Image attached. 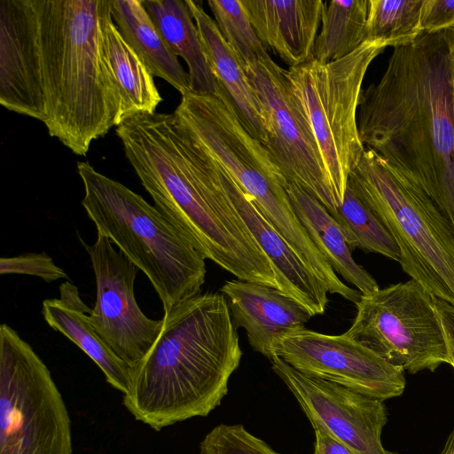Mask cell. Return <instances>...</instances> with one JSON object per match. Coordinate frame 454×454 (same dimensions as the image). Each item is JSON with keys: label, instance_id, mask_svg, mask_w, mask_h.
I'll use <instances>...</instances> for the list:
<instances>
[{"label": "cell", "instance_id": "6da1fadb", "mask_svg": "<svg viewBox=\"0 0 454 454\" xmlns=\"http://www.w3.org/2000/svg\"><path fill=\"white\" fill-rule=\"evenodd\" d=\"M111 0H0V103L76 155L121 123L103 58Z\"/></svg>", "mask_w": 454, "mask_h": 454}, {"label": "cell", "instance_id": "7a4b0ae2", "mask_svg": "<svg viewBox=\"0 0 454 454\" xmlns=\"http://www.w3.org/2000/svg\"><path fill=\"white\" fill-rule=\"evenodd\" d=\"M357 123L364 146L417 182L454 232V29L394 48L362 90Z\"/></svg>", "mask_w": 454, "mask_h": 454}, {"label": "cell", "instance_id": "3957f363", "mask_svg": "<svg viewBox=\"0 0 454 454\" xmlns=\"http://www.w3.org/2000/svg\"><path fill=\"white\" fill-rule=\"evenodd\" d=\"M153 346L130 367L123 404L155 431L206 417L222 402L242 351L227 301L199 294L164 312Z\"/></svg>", "mask_w": 454, "mask_h": 454}, {"label": "cell", "instance_id": "277c9868", "mask_svg": "<svg viewBox=\"0 0 454 454\" xmlns=\"http://www.w3.org/2000/svg\"><path fill=\"white\" fill-rule=\"evenodd\" d=\"M115 130L154 206L206 259L238 279L278 289L272 263L239 215L224 216L208 200L174 114H135Z\"/></svg>", "mask_w": 454, "mask_h": 454}, {"label": "cell", "instance_id": "5b68a950", "mask_svg": "<svg viewBox=\"0 0 454 454\" xmlns=\"http://www.w3.org/2000/svg\"><path fill=\"white\" fill-rule=\"evenodd\" d=\"M84 196L82 206L100 233L147 277L164 312L201 293L206 258L142 196L77 163Z\"/></svg>", "mask_w": 454, "mask_h": 454}, {"label": "cell", "instance_id": "8992f818", "mask_svg": "<svg viewBox=\"0 0 454 454\" xmlns=\"http://www.w3.org/2000/svg\"><path fill=\"white\" fill-rule=\"evenodd\" d=\"M347 184L393 237L403 270L432 296L454 306V232L426 192L369 148Z\"/></svg>", "mask_w": 454, "mask_h": 454}, {"label": "cell", "instance_id": "52a82bcc", "mask_svg": "<svg viewBox=\"0 0 454 454\" xmlns=\"http://www.w3.org/2000/svg\"><path fill=\"white\" fill-rule=\"evenodd\" d=\"M180 127L236 181L263 216L309 265L324 258L294 213L286 183L264 145L247 131L219 84L215 95L189 91L173 113Z\"/></svg>", "mask_w": 454, "mask_h": 454}, {"label": "cell", "instance_id": "ba28073f", "mask_svg": "<svg viewBox=\"0 0 454 454\" xmlns=\"http://www.w3.org/2000/svg\"><path fill=\"white\" fill-rule=\"evenodd\" d=\"M385 49L379 41L366 40L340 59L320 63L312 59L286 70L340 205L365 149L357 123L362 84L370 65Z\"/></svg>", "mask_w": 454, "mask_h": 454}, {"label": "cell", "instance_id": "9c48e42d", "mask_svg": "<svg viewBox=\"0 0 454 454\" xmlns=\"http://www.w3.org/2000/svg\"><path fill=\"white\" fill-rule=\"evenodd\" d=\"M0 454H73L71 419L44 362L0 325Z\"/></svg>", "mask_w": 454, "mask_h": 454}, {"label": "cell", "instance_id": "30bf717a", "mask_svg": "<svg viewBox=\"0 0 454 454\" xmlns=\"http://www.w3.org/2000/svg\"><path fill=\"white\" fill-rule=\"evenodd\" d=\"M346 333L391 364L417 373L449 364L448 344L434 296L411 279L362 294Z\"/></svg>", "mask_w": 454, "mask_h": 454}, {"label": "cell", "instance_id": "8fae6325", "mask_svg": "<svg viewBox=\"0 0 454 454\" xmlns=\"http://www.w3.org/2000/svg\"><path fill=\"white\" fill-rule=\"evenodd\" d=\"M245 70L267 119L268 136L263 145L286 183L301 187L330 214L334 212L340 204L286 70L270 57Z\"/></svg>", "mask_w": 454, "mask_h": 454}, {"label": "cell", "instance_id": "7c38bea8", "mask_svg": "<svg viewBox=\"0 0 454 454\" xmlns=\"http://www.w3.org/2000/svg\"><path fill=\"white\" fill-rule=\"evenodd\" d=\"M80 241L88 253L96 281V301L90 321L111 350L130 367L158 339L162 319L149 318L134 292L139 269L109 239L97 233L92 245Z\"/></svg>", "mask_w": 454, "mask_h": 454}, {"label": "cell", "instance_id": "4fadbf2b", "mask_svg": "<svg viewBox=\"0 0 454 454\" xmlns=\"http://www.w3.org/2000/svg\"><path fill=\"white\" fill-rule=\"evenodd\" d=\"M272 351L273 356L307 376L382 401L401 395L406 386L402 369L345 333L329 335L303 328L277 340Z\"/></svg>", "mask_w": 454, "mask_h": 454}, {"label": "cell", "instance_id": "5bb4252c", "mask_svg": "<svg viewBox=\"0 0 454 454\" xmlns=\"http://www.w3.org/2000/svg\"><path fill=\"white\" fill-rule=\"evenodd\" d=\"M270 361L313 427L327 432L352 454H396L386 450L381 442L387 421L384 401L307 376L278 356Z\"/></svg>", "mask_w": 454, "mask_h": 454}, {"label": "cell", "instance_id": "9a60e30c", "mask_svg": "<svg viewBox=\"0 0 454 454\" xmlns=\"http://www.w3.org/2000/svg\"><path fill=\"white\" fill-rule=\"evenodd\" d=\"M214 163L225 196L272 263L278 290L301 304L311 317L324 314L329 301L325 284L263 216L226 170L215 160Z\"/></svg>", "mask_w": 454, "mask_h": 454}, {"label": "cell", "instance_id": "2e32d148", "mask_svg": "<svg viewBox=\"0 0 454 454\" xmlns=\"http://www.w3.org/2000/svg\"><path fill=\"white\" fill-rule=\"evenodd\" d=\"M236 327L244 328L253 349L273 357V344L282 336L305 328L309 312L280 290L254 282L231 279L221 287Z\"/></svg>", "mask_w": 454, "mask_h": 454}, {"label": "cell", "instance_id": "e0dca14e", "mask_svg": "<svg viewBox=\"0 0 454 454\" xmlns=\"http://www.w3.org/2000/svg\"><path fill=\"white\" fill-rule=\"evenodd\" d=\"M265 49L297 67L313 59L324 2L321 0H242Z\"/></svg>", "mask_w": 454, "mask_h": 454}, {"label": "cell", "instance_id": "ac0fdd59", "mask_svg": "<svg viewBox=\"0 0 454 454\" xmlns=\"http://www.w3.org/2000/svg\"><path fill=\"white\" fill-rule=\"evenodd\" d=\"M187 3L218 83L230 98L250 135L264 145L268 136L267 119L242 61L200 4L192 0H187Z\"/></svg>", "mask_w": 454, "mask_h": 454}, {"label": "cell", "instance_id": "d6986e66", "mask_svg": "<svg viewBox=\"0 0 454 454\" xmlns=\"http://www.w3.org/2000/svg\"><path fill=\"white\" fill-rule=\"evenodd\" d=\"M91 309L82 300L78 287L69 280L59 286V297L45 299L42 314L55 331L81 348L102 371L108 384L124 394L129 383L130 366L119 358L90 321Z\"/></svg>", "mask_w": 454, "mask_h": 454}, {"label": "cell", "instance_id": "ffe728a7", "mask_svg": "<svg viewBox=\"0 0 454 454\" xmlns=\"http://www.w3.org/2000/svg\"><path fill=\"white\" fill-rule=\"evenodd\" d=\"M103 58L121 102V122L135 114H153L162 98L141 59L128 44L112 17L111 6L101 23Z\"/></svg>", "mask_w": 454, "mask_h": 454}, {"label": "cell", "instance_id": "44dd1931", "mask_svg": "<svg viewBox=\"0 0 454 454\" xmlns=\"http://www.w3.org/2000/svg\"><path fill=\"white\" fill-rule=\"evenodd\" d=\"M286 191L301 223L334 271L362 294L378 290L374 278L354 260L340 225L330 212L297 185L286 184Z\"/></svg>", "mask_w": 454, "mask_h": 454}, {"label": "cell", "instance_id": "7402d4cb", "mask_svg": "<svg viewBox=\"0 0 454 454\" xmlns=\"http://www.w3.org/2000/svg\"><path fill=\"white\" fill-rule=\"evenodd\" d=\"M142 2L171 51L185 61L191 90L199 94H217L219 83L187 0Z\"/></svg>", "mask_w": 454, "mask_h": 454}, {"label": "cell", "instance_id": "603a6c76", "mask_svg": "<svg viewBox=\"0 0 454 454\" xmlns=\"http://www.w3.org/2000/svg\"><path fill=\"white\" fill-rule=\"evenodd\" d=\"M112 17L122 37L149 72L181 95L191 91L188 73L157 29L142 0H111Z\"/></svg>", "mask_w": 454, "mask_h": 454}, {"label": "cell", "instance_id": "cb8c5ba5", "mask_svg": "<svg viewBox=\"0 0 454 454\" xmlns=\"http://www.w3.org/2000/svg\"><path fill=\"white\" fill-rule=\"evenodd\" d=\"M368 3L369 0L324 2L314 59L320 63L340 59L366 41Z\"/></svg>", "mask_w": 454, "mask_h": 454}, {"label": "cell", "instance_id": "d4e9b609", "mask_svg": "<svg viewBox=\"0 0 454 454\" xmlns=\"http://www.w3.org/2000/svg\"><path fill=\"white\" fill-rule=\"evenodd\" d=\"M351 248H361L399 262V249L375 213L347 184L340 205L331 213Z\"/></svg>", "mask_w": 454, "mask_h": 454}, {"label": "cell", "instance_id": "484cf974", "mask_svg": "<svg viewBox=\"0 0 454 454\" xmlns=\"http://www.w3.org/2000/svg\"><path fill=\"white\" fill-rule=\"evenodd\" d=\"M423 0H369L366 40L385 47L414 42L422 33L420 11Z\"/></svg>", "mask_w": 454, "mask_h": 454}, {"label": "cell", "instance_id": "4316f807", "mask_svg": "<svg viewBox=\"0 0 454 454\" xmlns=\"http://www.w3.org/2000/svg\"><path fill=\"white\" fill-rule=\"evenodd\" d=\"M214 20L245 68L270 57L258 38L242 0H208Z\"/></svg>", "mask_w": 454, "mask_h": 454}, {"label": "cell", "instance_id": "83f0119b", "mask_svg": "<svg viewBox=\"0 0 454 454\" xmlns=\"http://www.w3.org/2000/svg\"><path fill=\"white\" fill-rule=\"evenodd\" d=\"M199 454H280L243 425L220 424L200 444Z\"/></svg>", "mask_w": 454, "mask_h": 454}, {"label": "cell", "instance_id": "f1b7e54d", "mask_svg": "<svg viewBox=\"0 0 454 454\" xmlns=\"http://www.w3.org/2000/svg\"><path fill=\"white\" fill-rule=\"evenodd\" d=\"M0 274L36 276L50 283L68 279V275L45 253H25L17 256L0 258Z\"/></svg>", "mask_w": 454, "mask_h": 454}, {"label": "cell", "instance_id": "f546056e", "mask_svg": "<svg viewBox=\"0 0 454 454\" xmlns=\"http://www.w3.org/2000/svg\"><path fill=\"white\" fill-rule=\"evenodd\" d=\"M420 24L425 33L454 29V0H423Z\"/></svg>", "mask_w": 454, "mask_h": 454}, {"label": "cell", "instance_id": "4dcf8cb0", "mask_svg": "<svg viewBox=\"0 0 454 454\" xmlns=\"http://www.w3.org/2000/svg\"><path fill=\"white\" fill-rule=\"evenodd\" d=\"M434 301L447 340L449 364L454 369V306L435 297Z\"/></svg>", "mask_w": 454, "mask_h": 454}, {"label": "cell", "instance_id": "1f68e13d", "mask_svg": "<svg viewBox=\"0 0 454 454\" xmlns=\"http://www.w3.org/2000/svg\"><path fill=\"white\" fill-rule=\"evenodd\" d=\"M315 432L314 450L312 454H352L341 442L319 427Z\"/></svg>", "mask_w": 454, "mask_h": 454}, {"label": "cell", "instance_id": "d6a6232c", "mask_svg": "<svg viewBox=\"0 0 454 454\" xmlns=\"http://www.w3.org/2000/svg\"><path fill=\"white\" fill-rule=\"evenodd\" d=\"M440 454H454V429L448 436Z\"/></svg>", "mask_w": 454, "mask_h": 454}]
</instances>
